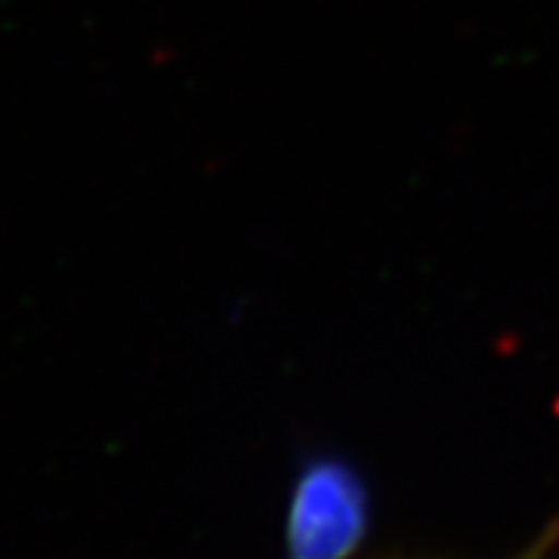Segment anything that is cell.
<instances>
[{
    "mask_svg": "<svg viewBox=\"0 0 559 559\" xmlns=\"http://www.w3.org/2000/svg\"><path fill=\"white\" fill-rule=\"evenodd\" d=\"M370 528V491L348 460L320 454L299 469L286 503L283 559H352Z\"/></svg>",
    "mask_w": 559,
    "mask_h": 559,
    "instance_id": "6da1fadb",
    "label": "cell"
},
{
    "mask_svg": "<svg viewBox=\"0 0 559 559\" xmlns=\"http://www.w3.org/2000/svg\"><path fill=\"white\" fill-rule=\"evenodd\" d=\"M547 547H550V538L540 540V544H535V547H532V550H528V554H525V557H520V559H544Z\"/></svg>",
    "mask_w": 559,
    "mask_h": 559,
    "instance_id": "7a4b0ae2",
    "label": "cell"
}]
</instances>
